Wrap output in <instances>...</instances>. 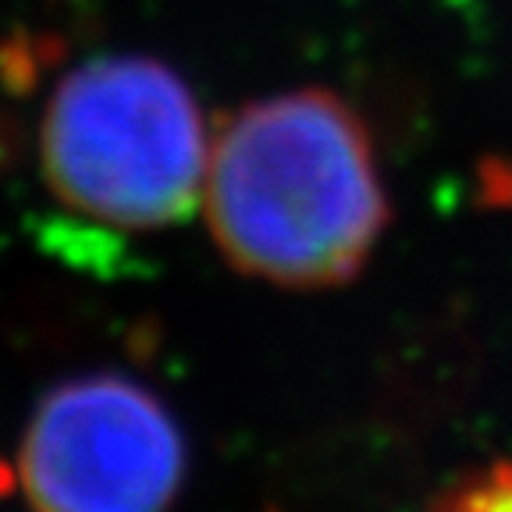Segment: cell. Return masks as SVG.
Instances as JSON below:
<instances>
[{
    "mask_svg": "<svg viewBox=\"0 0 512 512\" xmlns=\"http://www.w3.org/2000/svg\"><path fill=\"white\" fill-rule=\"evenodd\" d=\"M203 200L228 264L285 288L352 281L388 224L367 125L328 89L242 107L210 150Z\"/></svg>",
    "mask_w": 512,
    "mask_h": 512,
    "instance_id": "1",
    "label": "cell"
},
{
    "mask_svg": "<svg viewBox=\"0 0 512 512\" xmlns=\"http://www.w3.org/2000/svg\"><path fill=\"white\" fill-rule=\"evenodd\" d=\"M207 125L192 89L153 57H96L54 89L43 171L68 207L157 228L189 217L207 178Z\"/></svg>",
    "mask_w": 512,
    "mask_h": 512,
    "instance_id": "2",
    "label": "cell"
},
{
    "mask_svg": "<svg viewBox=\"0 0 512 512\" xmlns=\"http://www.w3.org/2000/svg\"><path fill=\"white\" fill-rule=\"evenodd\" d=\"M189 448L168 406L118 374L57 384L22 445V488L36 512H168Z\"/></svg>",
    "mask_w": 512,
    "mask_h": 512,
    "instance_id": "3",
    "label": "cell"
},
{
    "mask_svg": "<svg viewBox=\"0 0 512 512\" xmlns=\"http://www.w3.org/2000/svg\"><path fill=\"white\" fill-rule=\"evenodd\" d=\"M427 512H512V459L463 470L427 502Z\"/></svg>",
    "mask_w": 512,
    "mask_h": 512,
    "instance_id": "4",
    "label": "cell"
},
{
    "mask_svg": "<svg viewBox=\"0 0 512 512\" xmlns=\"http://www.w3.org/2000/svg\"><path fill=\"white\" fill-rule=\"evenodd\" d=\"M480 196L498 207H512V160H488L484 171H480Z\"/></svg>",
    "mask_w": 512,
    "mask_h": 512,
    "instance_id": "5",
    "label": "cell"
}]
</instances>
